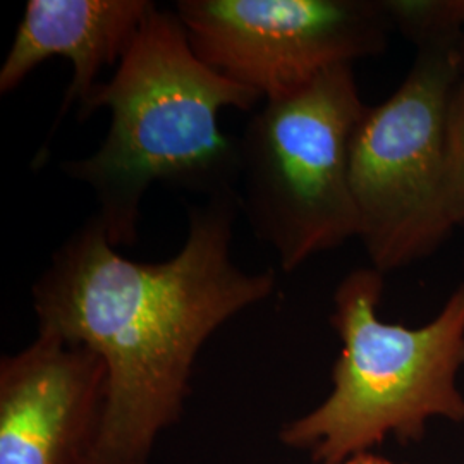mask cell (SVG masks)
I'll use <instances>...</instances> for the list:
<instances>
[{
  "label": "cell",
  "instance_id": "1",
  "mask_svg": "<svg viewBox=\"0 0 464 464\" xmlns=\"http://www.w3.org/2000/svg\"><path fill=\"white\" fill-rule=\"evenodd\" d=\"M239 197L189 208L183 248L138 264L92 216L32 287L38 334L97 353L107 370L99 439L88 464H149L159 433L183 411L199 349L232 316L270 298L276 272L232 258Z\"/></svg>",
  "mask_w": 464,
  "mask_h": 464
},
{
  "label": "cell",
  "instance_id": "2",
  "mask_svg": "<svg viewBox=\"0 0 464 464\" xmlns=\"http://www.w3.org/2000/svg\"><path fill=\"white\" fill-rule=\"evenodd\" d=\"M262 100L207 66L176 11L157 7L88 107L86 119L111 111L105 140L61 169L95 195L111 245L131 246L155 183L207 199L239 197V145L222 131L218 114L227 107L249 112Z\"/></svg>",
  "mask_w": 464,
  "mask_h": 464
},
{
  "label": "cell",
  "instance_id": "3",
  "mask_svg": "<svg viewBox=\"0 0 464 464\" xmlns=\"http://www.w3.org/2000/svg\"><path fill=\"white\" fill-rule=\"evenodd\" d=\"M382 293L383 274L373 266L351 270L334 293L331 324L343 349L332 392L281 430L282 444L310 452L315 464H344L389 435L420 442L435 416L464 421V284L418 329L383 322Z\"/></svg>",
  "mask_w": 464,
  "mask_h": 464
},
{
  "label": "cell",
  "instance_id": "4",
  "mask_svg": "<svg viewBox=\"0 0 464 464\" xmlns=\"http://www.w3.org/2000/svg\"><path fill=\"white\" fill-rule=\"evenodd\" d=\"M365 103L353 66L332 67L249 117L239 145V208L295 272L358 237L349 147Z\"/></svg>",
  "mask_w": 464,
  "mask_h": 464
},
{
  "label": "cell",
  "instance_id": "5",
  "mask_svg": "<svg viewBox=\"0 0 464 464\" xmlns=\"http://www.w3.org/2000/svg\"><path fill=\"white\" fill-rule=\"evenodd\" d=\"M464 34L413 45L398 90L365 105L349 147L358 237L370 266L389 274L418 264L456 231L449 201L448 107Z\"/></svg>",
  "mask_w": 464,
  "mask_h": 464
},
{
  "label": "cell",
  "instance_id": "6",
  "mask_svg": "<svg viewBox=\"0 0 464 464\" xmlns=\"http://www.w3.org/2000/svg\"><path fill=\"white\" fill-rule=\"evenodd\" d=\"M174 11L207 66L266 100L379 55L394 32L382 0H179Z\"/></svg>",
  "mask_w": 464,
  "mask_h": 464
},
{
  "label": "cell",
  "instance_id": "7",
  "mask_svg": "<svg viewBox=\"0 0 464 464\" xmlns=\"http://www.w3.org/2000/svg\"><path fill=\"white\" fill-rule=\"evenodd\" d=\"M107 370L83 344L40 335L0 362V464H88Z\"/></svg>",
  "mask_w": 464,
  "mask_h": 464
},
{
  "label": "cell",
  "instance_id": "8",
  "mask_svg": "<svg viewBox=\"0 0 464 464\" xmlns=\"http://www.w3.org/2000/svg\"><path fill=\"white\" fill-rule=\"evenodd\" d=\"M159 5L151 0H30L14 42L0 67V95H9L50 57L72 66L50 138L76 105L86 119L99 88L100 71L119 64Z\"/></svg>",
  "mask_w": 464,
  "mask_h": 464
},
{
  "label": "cell",
  "instance_id": "9",
  "mask_svg": "<svg viewBox=\"0 0 464 464\" xmlns=\"http://www.w3.org/2000/svg\"><path fill=\"white\" fill-rule=\"evenodd\" d=\"M392 30L413 45L437 34H463L464 0H382Z\"/></svg>",
  "mask_w": 464,
  "mask_h": 464
},
{
  "label": "cell",
  "instance_id": "10",
  "mask_svg": "<svg viewBox=\"0 0 464 464\" xmlns=\"http://www.w3.org/2000/svg\"><path fill=\"white\" fill-rule=\"evenodd\" d=\"M449 201L456 229H464V34L448 107Z\"/></svg>",
  "mask_w": 464,
  "mask_h": 464
},
{
  "label": "cell",
  "instance_id": "11",
  "mask_svg": "<svg viewBox=\"0 0 464 464\" xmlns=\"http://www.w3.org/2000/svg\"><path fill=\"white\" fill-rule=\"evenodd\" d=\"M344 464H404L396 463L389 458H383L381 454H375V452H363V454H358L354 458H351Z\"/></svg>",
  "mask_w": 464,
  "mask_h": 464
}]
</instances>
